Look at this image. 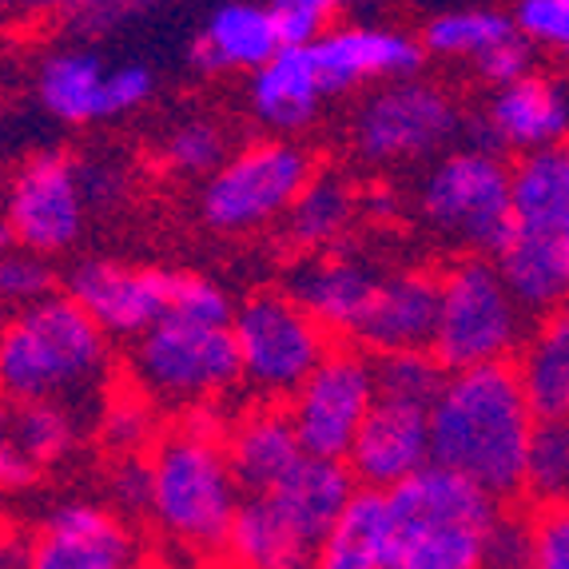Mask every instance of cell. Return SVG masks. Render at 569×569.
Returning a JSON list of instances; mask_svg holds the SVG:
<instances>
[{"label":"cell","instance_id":"cell-1","mask_svg":"<svg viewBox=\"0 0 569 569\" xmlns=\"http://www.w3.org/2000/svg\"><path fill=\"white\" fill-rule=\"evenodd\" d=\"M533 422L513 362L455 370L430 407V455L435 466L502 502L522 493Z\"/></svg>","mask_w":569,"mask_h":569},{"label":"cell","instance_id":"cell-2","mask_svg":"<svg viewBox=\"0 0 569 569\" xmlns=\"http://www.w3.org/2000/svg\"><path fill=\"white\" fill-rule=\"evenodd\" d=\"M112 339L64 291L0 323V402H80L104 387Z\"/></svg>","mask_w":569,"mask_h":569},{"label":"cell","instance_id":"cell-3","mask_svg":"<svg viewBox=\"0 0 569 569\" xmlns=\"http://www.w3.org/2000/svg\"><path fill=\"white\" fill-rule=\"evenodd\" d=\"M148 466H152L148 518L156 530L196 558H219L247 498L223 455V442L176 427L148 450Z\"/></svg>","mask_w":569,"mask_h":569},{"label":"cell","instance_id":"cell-4","mask_svg":"<svg viewBox=\"0 0 569 569\" xmlns=\"http://www.w3.org/2000/svg\"><path fill=\"white\" fill-rule=\"evenodd\" d=\"M493 263L530 315L569 307V160L561 148L513 163V228Z\"/></svg>","mask_w":569,"mask_h":569},{"label":"cell","instance_id":"cell-5","mask_svg":"<svg viewBox=\"0 0 569 569\" xmlns=\"http://www.w3.org/2000/svg\"><path fill=\"white\" fill-rule=\"evenodd\" d=\"M390 498V569H486V538L502 518L498 498L427 466Z\"/></svg>","mask_w":569,"mask_h":569},{"label":"cell","instance_id":"cell-6","mask_svg":"<svg viewBox=\"0 0 569 569\" xmlns=\"http://www.w3.org/2000/svg\"><path fill=\"white\" fill-rule=\"evenodd\" d=\"M415 208L442 243L493 259L513 228V168L482 143H458L427 163Z\"/></svg>","mask_w":569,"mask_h":569},{"label":"cell","instance_id":"cell-7","mask_svg":"<svg viewBox=\"0 0 569 569\" xmlns=\"http://www.w3.org/2000/svg\"><path fill=\"white\" fill-rule=\"evenodd\" d=\"M319 176V160L295 136H259L211 171L196 191V216L211 236L243 239L279 228L299 191Z\"/></svg>","mask_w":569,"mask_h":569},{"label":"cell","instance_id":"cell-8","mask_svg":"<svg viewBox=\"0 0 569 569\" xmlns=\"http://www.w3.org/2000/svg\"><path fill=\"white\" fill-rule=\"evenodd\" d=\"M526 307L502 279L498 263L486 256H458L438 271V323L430 351L455 370L498 367L522 351Z\"/></svg>","mask_w":569,"mask_h":569},{"label":"cell","instance_id":"cell-9","mask_svg":"<svg viewBox=\"0 0 569 569\" xmlns=\"http://www.w3.org/2000/svg\"><path fill=\"white\" fill-rule=\"evenodd\" d=\"M128 387L156 407L191 410L223 402L243 387L231 323H208L168 311L152 331H143L128 351Z\"/></svg>","mask_w":569,"mask_h":569},{"label":"cell","instance_id":"cell-10","mask_svg":"<svg viewBox=\"0 0 569 569\" xmlns=\"http://www.w3.org/2000/svg\"><path fill=\"white\" fill-rule=\"evenodd\" d=\"M462 132V104L447 84L407 77L379 84L351 112V152L370 168H415L450 152Z\"/></svg>","mask_w":569,"mask_h":569},{"label":"cell","instance_id":"cell-11","mask_svg":"<svg viewBox=\"0 0 569 569\" xmlns=\"http://www.w3.org/2000/svg\"><path fill=\"white\" fill-rule=\"evenodd\" d=\"M243 387L259 402H283L311 379L335 342L287 291H251L231 315Z\"/></svg>","mask_w":569,"mask_h":569},{"label":"cell","instance_id":"cell-12","mask_svg":"<svg viewBox=\"0 0 569 569\" xmlns=\"http://www.w3.org/2000/svg\"><path fill=\"white\" fill-rule=\"evenodd\" d=\"M88 191L77 156L48 148L20 163L4 183L0 219L12 236V247L52 259L77 247L88 228Z\"/></svg>","mask_w":569,"mask_h":569},{"label":"cell","instance_id":"cell-13","mask_svg":"<svg viewBox=\"0 0 569 569\" xmlns=\"http://www.w3.org/2000/svg\"><path fill=\"white\" fill-rule=\"evenodd\" d=\"M375 402H379L375 355H367L355 342H335L327 359L311 370V379L287 399V415H291L307 458L347 462Z\"/></svg>","mask_w":569,"mask_h":569},{"label":"cell","instance_id":"cell-14","mask_svg":"<svg viewBox=\"0 0 569 569\" xmlns=\"http://www.w3.org/2000/svg\"><path fill=\"white\" fill-rule=\"evenodd\" d=\"M307 52H311V64L319 72L327 100L362 92V88L395 84V80L407 77H422V64H427L418 32L370 17L339 20V24L319 32L307 44Z\"/></svg>","mask_w":569,"mask_h":569},{"label":"cell","instance_id":"cell-15","mask_svg":"<svg viewBox=\"0 0 569 569\" xmlns=\"http://www.w3.org/2000/svg\"><path fill=\"white\" fill-rule=\"evenodd\" d=\"M64 295L92 315L108 339H140L171 311L176 271L171 267L123 263L112 256H84L64 271Z\"/></svg>","mask_w":569,"mask_h":569},{"label":"cell","instance_id":"cell-16","mask_svg":"<svg viewBox=\"0 0 569 569\" xmlns=\"http://www.w3.org/2000/svg\"><path fill=\"white\" fill-rule=\"evenodd\" d=\"M475 143L498 156L558 152L569 140V80L553 72H530L486 96L475 120Z\"/></svg>","mask_w":569,"mask_h":569},{"label":"cell","instance_id":"cell-17","mask_svg":"<svg viewBox=\"0 0 569 569\" xmlns=\"http://www.w3.org/2000/svg\"><path fill=\"white\" fill-rule=\"evenodd\" d=\"M24 569H140V541L112 506L72 498L40 522Z\"/></svg>","mask_w":569,"mask_h":569},{"label":"cell","instance_id":"cell-18","mask_svg":"<svg viewBox=\"0 0 569 569\" xmlns=\"http://www.w3.org/2000/svg\"><path fill=\"white\" fill-rule=\"evenodd\" d=\"M382 279V267L351 247H335L323 256H307L287 271L283 291L311 315L331 339L351 342L367 315L375 287Z\"/></svg>","mask_w":569,"mask_h":569},{"label":"cell","instance_id":"cell-19","mask_svg":"<svg viewBox=\"0 0 569 569\" xmlns=\"http://www.w3.org/2000/svg\"><path fill=\"white\" fill-rule=\"evenodd\" d=\"M427 466H435V455H430V410L387 399L375 402L367 422L359 427L351 455H347V470H351L355 482L362 490L390 493L395 486L422 475Z\"/></svg>","mask_w":569,"mask_h":569},{"label":"cell","instance_id":"cell-20","mask_svg":"<svg viewBox=\"0 0 569 569\" xmlns=\"http://www.w3.org/2000/svg\"><path fill=\"white\" fill-rule=\"evenodd\" d=\"M435 323L438 271H430V267H395V271H382L375 299H370L351 342L367 355L422 351L435 339Z\"/></svg>","mask_w":569,"mask_h":569},{"label":"cell","instance_id":"cell-21","mask_svg":"<svg viewBox=\"0 0 569 569\" xmlns=\"http://www.w3.org/2000/svg\"><path fill=\"white\" fill-rule=\"evenodd\" d=\"M283 48V32L271 4L259 0H223L203 17L191 37L188 64L200 77H251Z\"/></svg>","mask_w":569,"mask_h":569},{"label":"cell","instance_id":"cell-22","mask_svg":"<svg viewBox=\"0 0 569 569\" xmlns=\"http://www.w3.org/2000/svg\"><path fill=\"white\" fill-rule=\"evenodd\" d=\"M223 455L236 470L247 498L271 493L303 466L307 450L295 435V422L279 402H256L231 418L223 435Z\"/></svg>","mask_w":569,"mask_h":569},{"label":"cell","instance_id":"cell-23","mask_svg":"<svg viewBox=\"0 0 569 569\" xmlns=\"http://www.w3.org/2000/svg\"><path fill=\"white\" fill-rule=\"evenodd\" d=\"M327 108V92L311 64L307 44H283L259 72L247 77V112L267 136H299Z\"/></svg>","mask_w":569,"mask_h":569},{"label":"cell","instance_id":"cell-24","mask_svg":"<svg viewBox=\"0 0 569 569\" xmlns=\"http://www.w3.org/2000/svg\"><path fill=\"white\" fill-rule=\"evenodd\" d=\"M108 72L112 68L92 44L52 48L37 64V80H32L37 104L68 128L108 120Z\"/></svg>","mask_w":569,"mask_h":569},{"label":"cell","instance_id":"cell-25","mask_svg":"<svg viewBox=\"0 0 569 569\" xmlns=\"http://www.w3.org/2000/svg\"><path fill=\"white\" fill-rule=\"evenodd\" d=\"M359 216L362 196L355 191V183L339 171H319L279 223V243L295 259L323 256L335 247H347V236L355 231Z\"/></svg>","mask_w":569,"mask_h":569},{"label":"cell","instance_id":"cell-26","mask_svg":"<svg viewBox=\"0 0 569 569\" xmlns=\"http://www.w3.org/2000/svg\"><path fill=\"white\" fill-rule=\"evenodd\" d=\"M219 558L228 569H311L315 546L287 522L267 493H259L243 498Z\"/></svg>","mask_w":569,"mask_h":569},{"label":"cell","instance_id":"cell-27","mask_svg":"<svg viewBox=\"0 0 569 569\" xmlns=\"http://www.w3.org/2000/svg\"><path fill=\"white\" fill-rule=\"evenodd\" d=\"M359 482L351 478L347 462H331V458H303V466L287 478L283 486L267 493L271 502L283 510V518L303 533L311 546L327 538L339 513L347 510V502L355 498Z\"/></svg>","mask_w":569,"mask_h":569},{"label":"cell","instance_id":"cell-28","mask_svg":"<svg viewBox=\"0 0 569 569\" xmlns=\"http://www.w3.org/2000/svg\"><path fill=\"white\" fill-rule=\"evenodd\" d=\"M513 375L538 422L569 418V307L530 327L522 351L513 355Z\"/></svg>","mask_w":569,"mask_h":569},{"label":"cell","instance_id":"cell-29","mask_svg":"<svg viewBox=\"0 0 569 569\" xmlns=\"http://www.w3.org/2000/svg\"><path fill=\"white\" fill-rule=\"evenodd\" d=\"M311 569H390V498L355 490L339 522L315 546Z\"/></svg>","mask_w":569,"mask_h":569},{"label":"cell","instance_id":"cell-30","mask_svg":"<svg viewBox=\"0 0 569 569\" xmlns=\"http://www.w3.org/2000/svg\"><path fill=\"white\" fill-rule=\"evenodd\" d=\"M518 32L513 24V12L502 9H447L435 12V17L418 29V40H422V52L435 60H458V64L475 68L486 52L510 40Z\"/></svg>","mask_w":569,"mask_h":569},{"label":"cell","instance_id":"cell-31","mask_svg":"<svg viewBox=\"0 0 569 569\" xmlns=\"http://www.w3.org/2000/svg\"><path fill=\"white\" fill-rule=\"evenodd\" d=\"M12 435L20 450L29 455L37 470L60 466L84 447V418L80 402L64 399H32V402H9Z\"/></svg>","mask_w":569,"mask_h":569},{"label":"cell","instance_id":"cell-32","mask_svg":"<svg viewBox=\"0 0 569 569\" xmlns=\"http://www.w3.org/2000/svg\"><path fill=\"white\" fill-rule=\"evenodd\" d=\"M228 156V128L211 116H183L156 143V168L171 180H208Z\"/></svg>","mask_w":569,"mask_h":569},{"label":"cell","instance_id":"cell-33","mask_svg":"<svg viewBox=\"0 0 569 569\" xmlns=\"http://www.w3.org/2000/svg\"><path fill=\"white\" fill-rule=\"evenodd\" d=\"M522 493L533 506L569 502V418L533 422L530 447H526Z\"/></svg>","mask_w":569,"mask_h":569},{"label":"cell","instance_id":"cell-34","mask_svg":"<svg viewBox=\"0 0 569 569\" xmlns=\"http://www.w3.org/2000/svg\"><path fill=\"white\" fill-rule=\"evenodd\" d=\"M450 370L438 362L430 347L422 351H390L375 355V382H379V399L387 402H407V407L430 410L435 399L447 387Z\"/></svg>","mask_w":569,"mask_h":569},{"label":"cell","instance_id":"cell-35","mask_svg":"<svg viewBox=\"0 0 569 569\" xmlns=\"http://www.w3.org/2000/svg\"><path fill=\"white\" fill-rule=\"evenodd\" d=\"M156 402L143 399L140 390H116L112 399H104L100 418H96V438L104 442L112 458H136L160 442V422H156Z\"/></svg>","mask_w":569,"mask_h":569},{"label":"cell","instance_id":"cell-36","mask_svg":"<svg viewBox=\"0 0 569 569\" xmlns=\"http://www.w3.org/2000/svg\"><path fill=\"white\" fill-rule=\"evenodd\" d=\"M279 20L283 44H311L323 29H331L335 17L351 12H379L399 0H267Z\"/></svg>","mask_w":569,"mask_h":569},{"label":"cell","instance_id":"cell-37","mask_svg":"<svg viewBox=\"0 0 569 569\" xmlns=\"http://www.w3.org/2000/svg\"><path fill=\"white\" fill-rule=\"evenodd\" d=\"M48 295H57L52 259L37 256V251H24V247H9L0 256V307L24 311V307L40 303Z\"/></svg>","mask_w":569,"mask_h":569},{"label":"cell","instance_id":"cell-38","mask_svg":"<svg viewBox=\"0 0 569 569\" xmlns=\"http://www.w3.org/2000/svg\"><path fill=\"white\" fill-rule=\"evenodd\" d=\"M152 0H68L60 9V24L77 44H92L100 37H112L116 29L132 24Z\"/></svg>","mask_w":569,"mask_h":569},{"label":"cell","instance_id":"cell-39","mask_svg":"<svg viewBox=\"0 0 569 569\" xmlns=\"http://www.w3.org/2000/svg\"><path fill=\"white\" fill-rule=\"evenodd\" d=\"M513 24L533 48L569 57V0H518Z\"/></svg>","mask_w":569,"mask_h":569},{"label":"cell","instance_id":"cell-40","mask_svg":"<svg viewBox=\"0 0 569 569\" xmlns=\"http://www.w3.org/2000/svg\"><path fill=\"white\" fill-rule=\"evenodd\" d=\"M530 569H569V502L533 510Z\"/></svg>","mask_w":569,"mask_h":569},{"label":"cell","instance_id":"cell-41","mask_svg":"<svg viewBox=\"0 0 569 569\" xmlns=\"http://www.w3.org/2000/svg\"><path fill=\"white\" fill-rule=\"evenodd\" d=\"M108 506L116 513H123V518L148 513V506H152V466H148V455L112 458V470H108Z\"/></svg>","mask_w":569,"mask_h":569},{"label":"cell","instance_id":"cell-42","mask_svg":"<svg viewBox=\"0 0 569 569\" xmlns=\"http://www.w3.org/2000/svg\"><path fill=\"white\" fill-rule=\"evenodd\" d=\"M533 60H538V48H533L522 32H513L510 40H502L493 52H486V57L478 60L475 72H478V80L493 92V88H506V84H513V80L538 72Z\"/></svg>","mask_w":569,"mask_h":569},{"label":"cell","instance_id":"cell-43","mask_svg":"<svg viewBox=\"0 0 569 569\" xmlns=\"http://www.w3.org/2000/svg\"><path fill=\"white\" fill-rule=\"evenodd\" d=\"M160 80L148 64L132 60V64H120L108 72V120H120V116L140 112L148 100L156 96Z\"/></svg>","mask_w":569,"mask_h":569},{"label":"cell","instance_id":"cell-44","mask_svg":"<svg viewBox=\"0 0 569 569\" xmlns=\"http://www.w3.org/2000/svg\"><path fill=\"white\" fill-rule=\"evenodd\" d=\"M486 569H530V518H498L486 538Z\"/></svg>","mask_w":569,"mask_h":569},{"label":"cell","instance_id":"cell-45","mask_svg":"<svg viewBox=\"0 0 569 569\" xmlns=\"http://www.w3.org/2000/svg\"><path fill=\"white\" fill-rule=\"evenodd\" d=\"M80 171H84V191L92 211H116L132 191V176L116 160H80Z\"/></svg>","mask_w":569,"mask_h":569},{"label":"cell","instance_id":"cell-46","mask_svg":"<svg viewBox=\"0 0 569 569\" xmlns=\"http://www.w3.org/2000/svg\"><path fill=\"white\" fill-rule=\"evenodd\" d=\"M40 478V470L29 462V455L20 450L17 435H12L9 402H0V490H29Z\"/></svg>","mask_w":569,"mask_h":569},{"label":"cell","instance_id":"cell-47","mask_svg":"<svg viewBox=\"0 0 569 569\" xmlns=\"http://www.w3.org/2000/svg\"><path fill=\"white\" fill-rule=\"evenodd\" d=\"M68 0H12V17H24V20H48V17H60Z\"/></svg>","mask_w":569,"mask_h":569},{"label":"cell","instance_id":"cell-48","mask_svg":"<svg viewBox=\"0 0 569 569\" xmlns=\"http://www.w3.org/2000/svg\"><path fill=\"white\" fill-rule=\"evenodd\" d=\"M12 247V236H9V228H4V219H0V256Z\"/></svg>","mask_w":569,"mask_h":569},{"label":"cell","instance_id":"cell-49","mask_svg":"<svg viewBox=\"0 0 569 569\" xmlns=\"http://www.w3.org/2000/svg\"><path fill=\"white\" fill-rule=\"evenodd\" d=\"M12 17V0H0V24Z\"/></svg>","mask_w":569,"mask_h":569},{"label":"cell","instance_id":"cell-50","mask_svg":"<svg viewBox=\"0 0 569 569\" xmlns=\"http://www.w3.org/2000/svg\"><path fill=\"white\" fill-rule=\"evenodd\" d=\"M561 152H566V160H569V140H566V148H561Z\"/></svg>","mask_w":569,"mask_h":569}]
</instances>
